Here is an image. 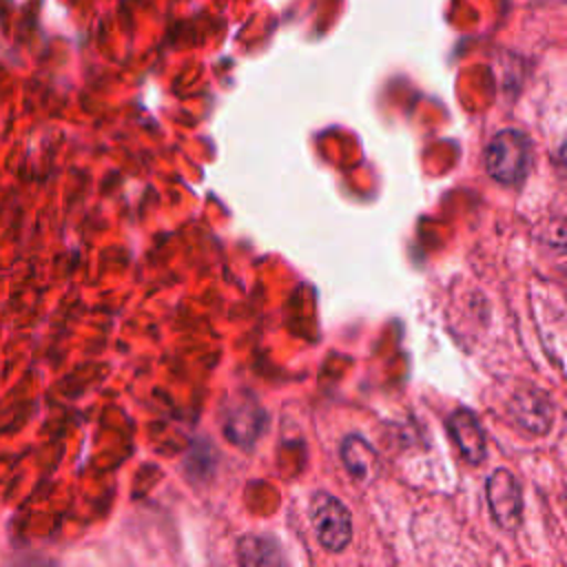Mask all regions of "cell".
Here are the masks:
<instances>
[{"mask_svg":"<svg viewBox=\"0 0 567 567\" xmlns=\"http://www.w3.org/2000/svg\"><path fill=\"white\" fill-rule=\"evenodd\" d=\"M532 164V144L520 131H501L485 151V166L489 177L501 184L520 182Z\"/></svg>","mask_w":567,"mask_h":567,"instance_id":"cell-1","label":"cell"},{"mask_svg":"<svg viewBox=\"0 0 567 567\" xmlns=\"http://www.w3.org/2000/svg\"><path fill=\"white\" fill-rule=\"evenodd\" d=\"M310 520L319 543L328 551H341L352 538V518L348 507L328 492H317L312 496Z\"/></svg>","mask_w":567,"mask_h":567,"instance_id":"cell-2","label":"cell"},{"mask_svg":"<svg viewBox=\"0 0 567 567\" xmlns=\"http://www.w3.org/2000/svg\"><path fill=\"white\" fill-rule=\"evenodd\" d=\"M487 503L494 520L503 529H514L520 523L523 494L516 476L509 470H496L487 478Z\"/></svg>","mask_w":567,"mask_h":567,"instance_id":"cell-3","label":"cell"},{"mask_svg":"<svg viewBox=\"0 0 567 567\" xmlns=\"http://www.w3.org/2000/svg\"><path fill=\"white\" fill-rule=\"evenodd\" d=\"M447 430H450V436L454 439L458 452L465 456V461L476 465L485 458V452H487L485 432L472 410L458 408L456 412H452V416L447 419Z\"/></svg>","mask_w":567,"mask_h":567,"instance_id":"cell-4","label":"cell"},{"mask_svg":"<svg viewBox=\"0 0 567 567\" xmlns=\"http://www.w3.org/2000/svg\"><path fill=\"white\" fill-rule=\"evenodd\" d=\"M341 458L352 476L370 478L372 463L377 461V454L361 436H346L341 443Z\"/></svg>","mask_w":567,"mask_h":567,"instance_id":"cell-5","label":"cell"},{"mask_svg":"<svg viewBox=\"0 0 567 567\" xmlns=\"http://www.w3.org/2000/svg\"><path fill=\"white\" fill-rule=\"evenodd\" d=\"M261 412L257 408H237L226 423V436L237 445H250L261 432Z\"/></svg>","mask_w":567,"mask_h":567,"instance_id":"cell-6","label":"cell"},{"mask_svg":"<svg viewBox=\"0 0 567 567\" xmlns=\"http://www.w3.org/2000/svg\"><path fill=\"white\" fill-rule=\"evenodd\" d=\"M239 560L244 565H272L281 563L279 547L268 536H244L239 543Z\"/></svg>","mask_w":567,"mask_h":567,"instance_id":"cell-7","label":"cell"}]
</instances>
